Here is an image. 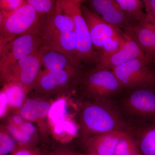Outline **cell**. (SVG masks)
<instances>
[{
  "label": "cell",
  "instance_id": "cell-1",
  "mask_svg": "<svg viewBox=\"0 0 155 155\" xmlns=\"http://www.w3.org/2000/svg\"><path fill=\"white\" fill-rule=\"evenodd\" d=\"M79 126L81 141L113 131L130 133L131 128L112 106L110 101L84 102L79 112Z\"/></svg>",
  "mask_w": 155,
  "mask_h": 155
},
{
  "label": "cell",
  "instance_id": "cell-2",
  "mask_svg": "<svg viewBox=\"0 0 155 155\" xmlns=\"http://www.w3.org/2000/svg\"><path fill=\"white\" fill-rule=\"evenodd\" d=\"M83 1L58 0L56 4L58 9L73 20L74 32L77 39L78 63L81 70L84 66L93 69L101 56V53L95 51L93 47L89 31L81 10Z\"/></svg>",
  "mask_w": 155,
  "mask_h": 155
},
{
  "label": "cell",
  "instance_id": "cell-3",
  "mask_svg": "<svg viewBox=\"0 0 155 155\" xmlns=\"http://www.w3.org/2000/svg\"><path fill=\"white\" fill-rule=\"evenodd\" d=\"M77 87L82 95L96 101H110L123 89L114 72L110 70L83 72Z\"/></svg>",
  "mask_w": 155,
  "mask_h": 155
},
{
  "label": "cell",
  "instance_id": "cell-4",
  "mask_svg": "<svg viewBox=\"0 0 155 155\" xmlns=\"http://www.w3.org/2000/svg\"><path fill=\"white\" fill-rule=\"evenodd\" d=\"M0 18V45H3L27 34L38 35L41 17L25 2L11 15Z\"/></svg>",
  "mask_w": 155,
  "mask_h": 155
},
{
  "label": "cell",
  "instance_id": "cell-5",
  "mask_svg": "<svg viewBox=\"0 0 155 155\" xmlns=\"http://www.w3.org/2000/svg\"><path fill=\"white\" fill-rule=\"evenodd\" d=\"M112 71L123 89L155 85V64L149 58H136Z\"/></svg>",
  "mask_w": 155,
  "mask_h": 155
},
{
  "label": "cell",
  "instance_id": "cell-6",
  "mask_svg": "<svg viewBox=\"0 0 155 155\" xmlns=\"http://www.w3.org/2000/svg\"><path fill=\"white\" fill-rule=\"evenodd\" d=\"M83 72L80 69L54 72L42 70L32 91L49 98L62 96L77 87Z\"/></svg>",
  "mask_w": 155,
  "mask_h": 155
},
{
  "label": "cell",
  "instance_id": "cell-7",
  "mask_svg": "<svg viewBox=\"0 0 155 155\" xmlns=\"http://www.w3.org/2000/svg\"><path fill=\"white\" fill-rule=\"evenodd\" d=\"M40 49L17 61L1 76V81L22 86L26 93L32 91L42 71Z\"/></svg>",
  "mask_w": 155,
  "mask_h": 155
},
{
  "label": "cell",
  "instance_id": "cell-8",
  "mask_svg": "<svg viewBox=\"0 0 155 155\" xmlns=\"http://www.w3.org/2000/svg\"><path fill=\"white\" fill-rule=\"evenodd\" d=\"M42 45L41 38L35 33L27 34L0 45L1 76L17 61L38 51Z\"/></svg>",
  "mask_w": 155,
  "mask_h": 155
},
{
  "label": "cell",
  "instance_id": "cell-9",
  "mask_svg": "<svg viewBox=\"0 0 155 155\" xmlns=\"http://www.w3.org/2000/svg\"><path fill=\"white\" fill-rule=\"evenodd\" d=\"M84 2L81 4V10L95 51L101 53L106 46L113 40L126 38V32H123L121 28L106 22L85 6L84 4Z\"/></svg>",
  "mask_w": 155,
  "mask_h": 155
},
{
  "label": "cell",
  "instance_id": "cell-10",
  "mask_svg": "<svg viewBox=\"0 0 155 155\" xmlns=\"http://www.w3.org/2000/svg\"><path fill=\"white\" fill-rule=\"evenodd\" d=\"M124 99L126 110L143 119L145 123L155 121V85L130 89Z\"/></svg>",
  "mask_w": 155,
  "mask_h": 155
},
{
  "label": "cell",
  "instance_id": "cell-11",
  "mask_svg": "<svg viewBox=\"0 0 155 155\" xmlns=\"http://www.w3.org/2000/svg\"><path fill=\"white\" fill-rule=\"evenodd\" d=\"M87 2L93 12L114 26L131 31L139 25L125 14L116 0H90Z\"/></svg>",
  "mask_w": 155,
  "mask_h": 155
},
{
  "label": "cell",
  "instance_id": "cell-12",
  "mask_svg": "<svg viewBox=\"0 0 155 155\" xmlns=\"http://www.w3.org/2000/svg\"><path fill=\"white\" fill-rule=\"evenodd\" d=\"M126 32L128 38L124 46L114 54L100 58L95 67L91 70H112L119 65L136 58H149L142 50L134 37L129 32Z\"/></svg>",
  "mask_w": 155,
  "mask_h": 155
},
{
  "label": "cell",
  "instance_id": "cell-13",
  "mask_svg": "<svg viewBox=\"0 0 155 155\" xmlns=\"http://www.w3.org/2000/svg\"><path fill=\"white\" fill-rule=\"evenodd\" d=\"M73 31L72 19L56 7L53 13L41 18L38 35L42 40L57 34Z\"/></svg>",
  "mask_w": 155,
  "mask_h": 155
},
{
  "label": "cell",
  "instance_id": "cell-14",
  "mask_svg": "<svg viewBox=\"0 0 155 155\" xmlns=\"http://www.w3.org/2000/svg\"><path fill=\"white\" fill-rule=\"evenodd\" d=\"M128 133L113 131L92 136L84 143L86 153L96 155H115L116 148L119 140Z\"/></svg>",
  "mask_w": 155,
  "mask_h": 155
},
{
  "label": "cell",
  "instance_id": "cell-15",
  "mask_svg": "<svg viewBox=\"0 0 155 155\" xmlns=\"http://www.w3.org/2000/svg\"><path fill=\"white\" fill-rule=\"evenodd\" d=\"M42 41L43 46L63 54L74 66L81 69L78 63L77 39L74 31L57 34Z\"/></svg>",
  "mask_w": 155,
  "mask_h": 155
},
{
  "label": "cell",
  "instance_id": "cell-16",
  "mask_svg": "<svg viewBox=\"0 0 155 155\" xmlns=\"http://www.w3.org/2000/svg\"><path fill=\"white\" fill-rule=\"evenodd\" d=\"M50 98L42 95L41 98H26L17 114L28 121L38 122L44 119L49 114L52 104Z\"/></svg>",
  "mask_w": 155,
  "mask_h": 155
},
{
  "label": "cell",
  "instance_id": "cell-17",
  "mask_svg": "<svg viewBox=\"0 0 155 155\" xmlns=\"http://www.w3.org/2000/svg\"><path fill=\"white\" fill-rule=\"evenodd\" d=\"M135 39L147 57L155 64V24L148 22L139 24L131 31H126Z\"/></svg>",
  "mask_w": 155,
  "mask_h": 155
},
{
  "label": "cell",
  "instance_id": "cell-18",
  "mask_svg": "<svg viewBox=\"0 0 155 155\" xmlns=\"http://www.w3.org/2000/svg\"><path fill=\"white\" fill-rule=\"evenodd\" d=\"M40 53L43 71L54 72L80 69L74 66L66 56L55 50L42 46Z\"/></svg>",
  "mask_w": 155,
  "mask_h": 155
},
{
  "label": "cell",
  "instance_id": "cell-19",
  "mask_svg": "<svg viewBox=\"0 0 155 155\" xmlns=\"http://www.w3.org/2000/svg\"><path fill=\"white\" fill-rule=\"evenodd\" d=\"M135 135L142 155H155V121L144 123Z\"/></svg>",
  "mask_w": 155,
  "mask_h": 155
},
{
  "label": "cell",
  "instance_id": "cell-20",
  "mask_svg": "<svg viewBox=\"0 0 155 155\" xmlns=\"http://www.w3.org/2000/svg\"><path fill=\"white\" fill-rule=\"evenodd\" d=\"M125 14L139 24L149 22L144 11L143 1L140 0H116Z\"/></svg>",
  "mask_w": 155,
  "mask_h": 155
},
{
  "label": "cell",
  "instance_id": "cell-21",
  "mask_svg": "<svg viewBox=\"0 0 155 155\" xmlns=\"http://www.w3.org/2000/svg\"><path fill=\"white\" fill-rule=\"evenodd\" d=\"M2 91L7 97L9 107H11L19 109L26 99L27 94L23 87L19 84H6Z\"/></svg>",
  "mask_w": 155,
  "mask_h": 155
},
{
  "label": "cell",
  "instance_id": "cell-22",
  "mask_svg": "<svg viewBox=\"0 0 155 155\" xmlns=\"http://www.w3.org/2000/svg\"><path fill=\"white\" fill-rule=\"evenodd\" d=\"M115 155H142L137 141L131 133L126 134L121 138Z\"/></svg>",
  "mask_w": 155,
  "mask_h": 155
},
{
  "label": "cell",
  "instance_id": "cell-23",
  "mask_svg": "<svg viewBox=\"0 0 155 155\" xmlns=\"http://www.w3.org/2000/svg\"><path fill=\"white\" fill-rule=\"evenodd\" d=\"M25 2L33 7L41 17L53 13L57 4V1L53 0H26Z\"/></svg>",
  "mask_w": 155,
  "mask_h": 155
},
{
  "label": "cell",
  "instance_id": "cell-24",
  "mask_svg": "<svg viewBox=\"0 0 155 155\" xmlns=\"http://www.w3.org/2000/svg\"><path fill=\"white\" fill-rule=\"evenodd\" d=\"M18 145L7 129L1 128L0 132V155H8L16 149Z\"/></svg>",
  "mask_w": 155,
  "mask_h": 155
},
{
  "label": "cell",
  "instance_id": "cell-25",
  "mask_svg": "<svg viewBox=\"0 0 155 155\" xmlns=\"http://www.w3.org/2000/svg\"><path fill=\"white\" fill-rule=\"evenodd\" d=\"M6 129L14 139L19 142L18 145H35L32 141V136L23 131L20 127L10 123L6 127Z\"/></svg>",
  "mask_w": 155,
  "mask_h": 155
},
{
  "label": "cell",
  "instance_id": "cell-26",
  "mask_svg": "<svg viewBox=\"0 0 155 155\" xmlns=\"http://www.w3.org/2000/svg\"><path fill=\"white\" fill-rule=\"evenodd\" d=\"M25 1L22 0H1V16L5 17L11 15L24 5Z\"/></svg>",
  "mask_w": 155,
  "mask_h": 155
},
{
  "label": "cell",
  "instance_id": "cell-27",
  "mask_svg": "<svg viewBox=\"0 0 155 155\" xmlns=\"http://www.w3.org/2000/svg\"><path fill=\"white\" fill-rule=\"evenodd\" d=\"M47 152L35 145H18L10 155H46Z\"/></svg>",
  "mask_w": 155,
  "mask_h": 155
},
{
  "label": "cell",
  "instance_id": "cell-28",
  "mask_svg": "<svg viewBox=\"0 0 155 155\" xmlns=\"http://www.w3.org/2000/svg\"><path fill=\"white\" fill-rule=\"evenodd\" d=\"M143 1L149 21L155 24V0H143Z\"/></svg>",
  "mask_w": 155,
  "mask_h": 155
},
{
  "label": "cell",
  "instance_id": "cell-29",
  "mask_svg": "<svg viewBox=\"0 0 155 155\" xmlns=\"http://www.w3.org/2000/svg\"><path fill=\"white\" fill-rule=\"evenodd\" d=\"M76 153L67 147H61L47 152L46 155H75Z\"/></svg>",
  "mask_w": 155,
  "mask_h": 155
},
{
  "label": "cell",
  "instance_id": "cell-30",
  "mask_svg": "<svg viewBox=\"0 0 155 155\" xmlns=\"http://www.w3.org/2000/svg\"><path fill=\"white\" fill-rule=\"evenodd\" d=\"M20 127L23 131L31 136L36 133V128L33 124L31 123L29 121H25Z\"/></svg>",
  "mask_w": 155,
  "mask_h": 155
},
{
  "label": "cell",
  "instance_id": "cell-31",
  "mask_svg": "<svg viewBox=\"0 0 155 155\" xmlns=\"http://www.w3.org/2000/svg\"><path fill=\"white\" fill-rule=\"evenodd\" d=\"M9 107L8 100L5 94L2 91L1 92V117H3L5 115L7 110V107Z\"/></svg>",
  "mask_w": 155,
  "mask_h": 155
},
{
  "label": "cell",
  "instance_id": "cell-32",
  "mask_svg": "<svg viewBox=\"0 0 155 155\" xmlns=\"http://www.w3.org/2000/svg\"><path fill=\"white\" fill-rule=\"evenodd\" d=\"M25 119L19 114H16L11 117L10 123L17 127H20L25 122Z\"/></svg>",
  "mask_w": 155,
  "mask_h": 155
},
{
  "label": "cell",
  "instance_id": "cell-33",
  "mask_svg": "<svg viewBox=\"0 0 155 155\" xmlns=\"http://www.w3.org/2000/svg\"><path fill=\"white\" fill-rule=\"evenodd\" d=\"M75 155H85L84 154L81 153H76Z\"/></svg>",
  "mask_w": 155,
  "mask_h": 155
},
{
  "label": "cell",
  "instance_id": "cell-34",
  "mask_svg": "<svg viewBox=\"0 0 155 155\" xmlns=\"http://www.w3.org/2000/svg\"><path fill=\"white\" fill-rule=\"evenodd\" d=\"M85 155H96L94 154H90V153H85L84 154Z\"/></svg>",
  "mask_w": 155,
  "mask_h": 155
}]
</instances>
